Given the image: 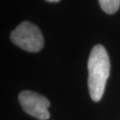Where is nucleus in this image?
I'll use <instances>...</instances> for the list:
<instances>
[{"label": "nucleus", "instance_id": "2", "mask_svg": "<svg viewBox=\"0 0 120 120\" xmlns=\"http://www.w3.org/2000/svg\"><path fill=\"white\" fill-rule=\"evenodd\" d=\"M10 38L14 45L30 52H38L44 47V38L37 26L23 22L12 31Z\"/></svg>", "mask_w": 120, "mask_h": 120}, {"label": "nucleus", "instance_id": "5", "mask_svg": "<svg viewBox=\"0 0 120 120\" xmlns=\"http://www.w3.org/2000/svg\"><path fill=\"white\" fill-rule=\"evenodd\" d=\"M48 2H51V3H56V2H59L60 0H46Z\"/></svg>", "mask_w": 120, "mask_h": 120}, {"label": "nucleus", "instance_id": "4", "mask_svg": "<svg viewBox=\"0 0 120 120\" xmlns=\"http://www.w3.org/2000/svg\"><path fill=\"white\" fill-rule=\"evenodd\" d=\"M99 3L103 12L108 14H113L120 7V0H99Z\"/></svg>", "mask_w": 120, "mask_h": 120}, {"label": "nucleus", "instance_id": "3", "mask_svg": "<svg viewBox=\"0 0 120 120\" xmlns=\"http://www.w3.org/2000/svg\"><path fill=\"white\" fill-rule=\"evenodd\" d=\"M23 110L39 120H47L50 117L48 108L50 101L46 97L29 90L22 91L18 97Z\"/></svg>", "mask_w": 120, "mask_h": 120}, {"label": "nucleus", "instance_id": "1", "mask_svg": "<svg viewBox=\"0 0 120 120\" xmlns=\"http://www.w3.org/2000/svg\"><path fill=\"white\" fill-rule=\"evenodd\" d=\"M88 89L91 98L99 101L103 95L109 71L110 61L106 49L97 45L92 49L88 58Z\"/></svg>", "mask_w": 120, "mask_h": 120}]
</instances>
